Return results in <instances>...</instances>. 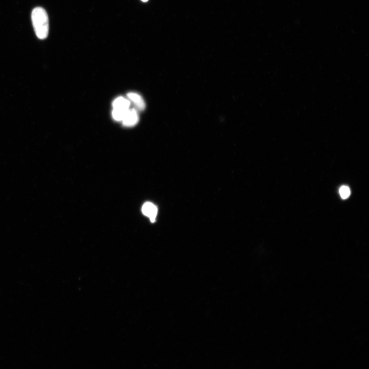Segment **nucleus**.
<instances>
[{"instance_id":"1","label":"nucleus","mask_w":369,"mask_h":369,"mask_svg":"<svg viewBox=\"0 0 369 369\" xmlns=\"http://www.w3.org/2000/svg\"><path fill=\"white\" fill-rule=\"evenodd\" d=\"M31 20L37 37L46 39L49 32V19L46 11L42 8H36L32 11Z\"/></svg>"},{"instance_id":"2","label":"nucleus","mask_w":369,"mask_h":369,"mask_svg":"<svg viewBox=\"0 0 369 369\" xmlns=\"http://www.w3.org/2000/svg\"><path fill=\"white\" fill-rule=\"evenodd\" d=\"M139 121V117L137 111L135 109H129L122 122L124 126L132 127L135 126Z\"/></svg>"},{"instance_id":"3","label":"nucleus","mask_w":369,"mask_h":369,"mask_svg":"<svg viewBox=\"0 0 369 369\" xmlns=\"http://www.w3.org/2000/svg\"><path fill=\"white\" fill-rule=\"evenodd\" d=\"M144 215L150 218L151 222H154L157 214V208L155 205L150 202H147L142 207Z\"/></svg>"},{"instance_id":"4","label":"nucleus","mask_w":369,"mask_h":369,"mask_svg":"<svg viewBox=\"0 0 369 369\" xmlns=\"http://www.w3.org/2000/svg\"><path fill=\"white\" fill-rule=\"evenodd\" d=\"M128 97L131 100L139 111H142L145 108V103L142 96L136 93L130 92L127 94Z\"/></svg>"},{"instance_id":"5","label":"nucleus","mask_w":369,"mask_h":369,"mask_svg":"<svg viewBox=\"0 0 369 369\" xmlns=\"http://www.w3.org/2000/svg\"><path fill=\"white\" fill-rule=\"evenodd\" d=\"M114 109L129 110L130 106L129 100L120 96L116 98L113 104Z\"/></svg>"},{"instance_id":"6","label":"nucleus","mask_w":369,"mask_h":369,"mask_svg":"<svg viewBox=\"0 0 369 369\" xmlns=\"http://www.w3.org/2000/svg\"><path fill=\"white\" fill-rule=\"evenodd\" d=\"M128 110L114 109L113 117L117 121H122Z\"/></svg>"},{"instance_id":"7","label":"nucleus","mask_w":369,"mask_h":369,"mask_svg":"<svg viewBox=\"0 0 369 369\" xmlns=\"http://www.w3.org/2000/svg\"><path fill=\"white\" fill-rule=\"evenodd\" d=\"M340 194L343 199L348 198L351 194V191L349 187L343 186L340 189Z\"/></svg>"},{"instance_id":"8","label":"nucleus","mask_w":369,"mask_h":369,"mask_svg":"<svg viewBox=\"0 0 369 369\" xmlns=\"http://www.w3.org/2000/svg\"><path fill=\"white\" fill-rule=\"evenodd\" d=\"M142 1L143 2L146 3V2H147L148 1V0H142Z\"/></svg>"}]
</instances>
